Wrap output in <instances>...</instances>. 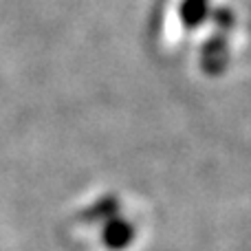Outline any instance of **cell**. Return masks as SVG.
<instances>
[{
  "mask_svg": "<svg viewBox=\"0 0 251 251\" xmlns=\"http://www.w3.org/2000/svg\"><path fill=\"white\" fill-rule=\"evenodd\" d=\"M203 69L212 75H218L225 71L227 64V42L223 38H212L203 49Z\"/></svg>",
  "mask_w": 251,
  "mask_h": 251,
  "instance_id": "1",
  "label": "cell"
},
{
  "mask_svg": "<svg viewBox=\"0 0 251 251\" xmlns=\"http://www.w3.org/2000/svg\"><path fill=\"white\" fill-rule=\"evenodd\" d=\"M132 236H134V229L130 223L110 221L104 229V243H106V247H110V249H124L130 245Z\"/></svg>",
  "mask_w": 251,
  "mask_h": 251,
  "instance_id": "2",
  "label": "cell"
},
{
  "mask_svg": "<svg viewBox=\"0 0 251 251\" xmlns=\"http://www.w3.org/2000/svg\"><path fill=\"white\" fill-rule=\"evenodd\" d=\"M207 11L209 0H183L181 18L185 22V26H199L207 18Z\"/></svg>",
  "mask_w": 251,
  "mask_h": 251,
  "instance_id": "3",
  "label": "cell"
}]
</instances>
